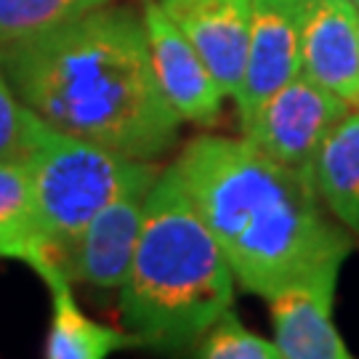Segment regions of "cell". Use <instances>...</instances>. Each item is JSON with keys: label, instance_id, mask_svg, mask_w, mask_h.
<instances>
[{"label": "cell", "instance_id": "cell-1", "mask_svg": "<svg viewBox=\"0 0 359 359\" xmlns=\"http://www.w3.org/2000/svg\"><path fill=\"white\" fill-rule=\"evenodd\" d=\"M0 72L51 128L154 160L179 139L181 120L157 83L144 19L93 8L80 19L0 43Z\"/></svg>", "mask_w": 359, "mask_h": 359}, {"label": "cell", "instance_id": "cell-2", "mask_svg": "<svg viewBox=\"0 0 359 359\" xmlns=\"http://www.w3.org/2000/svg\"><path fill=\"white\" fill-rule=\"evenodd\" d=\"M187 192L243 290L271 295L344 266L354 237L330 221L309 173L274 163L248 139L197 136L176 160Z\"/></svg>", "mask_w": 359, "mask_h": 359}, {"label": "cell", "instance_id": "cell-3", "mask_svg": "<svg viewBox=\"0 0 359 359\" xmlns=\"http://www.w3.org/2000/svg\"><path fill=\"white\" fill-rule=\"evenodd\" d=\"M234 271L176 163L147 194L142 237L120 285V320L142 346L187 348L234 304Z\"/></svg>", "mask_w": 359, "mask_h": 359}, {"label": "cell", "instance_id": "cell-4", "mask_svg": "<svg viewBox=\"0 0 359 359\" xmlns=\"http://www.w3.org/2000/svg\"><path fill=\"white\" fill-rule=\"evenodd\" d=\"M43 120V117H40ZM139 160L83 142L40 123L35 147L27 157L35 216L43 240L67 269L80 234L126 184Z\"/></svg>", "mask_w": 359, "mask_h": 359}, {"label": "cell", "instance_id": "cell-5", "mask_svg": "<svg viewBox=\"0 0 359 359\" xmlns=\"http://www.w3.org/2000/svg\"><path fill=\"white\" fill-rule=\"evenodd\" d=\"M351 112L341 96L304 72L261 102L243 123V136L274 163L311 176V163L327 133Z\"/></svg>", "mask_w": 359, "mask_h": 359}, {"label": "cell", "instance_id": "cell-6", "mask_svg": "<svg viewBox=\"0 0 359 359\" xmlns=\"http://www.w3.org/2000/svg\"><path fill=\"white\" fill-rule=\"evenodd\" d=\"M160 170L163 168L154 165V160H139L120 192L93 216L67 261L72 283L120 290L142 237L147 194Z\"/></svg>", "mask_w": 359, "mask_h": 359}, {"label": "cell", "instance_id": "cell-7", "mask_svg": "<svg viewBox=\"0 0 359 359\" xmlns=\"http://www.w3.org/2000/svg\"><path fill=\"white\" fill-rule=\"evenodd\" d=\"M142 19L149 40L154 75L170 107L187 123L213 126L221 115L226 93L218 86L210 67L194 51L187 35L170 22V16L157 0H144Z\"/></svg>", "mask_w": 359, "mask_h": 359}, {"label": "cell", "instance_id": "cell-8", "mask_svg": "<svg viewBox=\"0 0 359 359\" xmlns=\"http://www.w3.org/2000/svg\"><path fill=\"white\" fill-rule=\"evenodd\" d=\"M306 0H253L243 86L234 96L240 120L301 72V25Z\"/></svg>", "mask_w": 359, "mask_h": 359}, {"label": "cell", "instance_id": "cell-9", "mask_svg": "<svg viewBox=\"0 0 359 359\" xmlns=\"http://www.w3.org/2000/svg\"><path fill=\"white\" fill-rule=\"evenodd\" d=\"M301 72L359 109V6L306 0L301 25Z\"/></svg>", "mask_w": 359, "mask_h": 359}, {"label": "cell", "instance_id": "cell-10", "mask_svg": "<svg viewBox=\"0 0 359 359\" xmlns=\"http://www.w3.org/2000/svg\"><path fill=\"white\" fill-rule=\"evenodd\" d=\"M341 266L322 269L269 298L274 344L283 359H348L346 341L333 322Z\"/></svg>", "mask_w": 359, "mask_h": 359}, {"label": "cell", "instance_id": "cell-11", "mask_svg": "<svg viewBox=\"0 0 359 359\" xmlns=\"http://www.w3.org/2000/svg\"><path fill=\"white\" fill-rule=\"evenodd\" d=\"M210 67L226 96L243 86L253 0H157Z\"/></svg>", "mask_w": 359, "mask_h": 359}, {"label": "cell", "instance_id": "cell-12", "mask_svg": "<svg viewBox=\"0 0 359 359\" xmlns=\"http://www.w3.org/2000/svg\"><path fill=\"white\" fill-rule=\"evenodd\" d=\"M0 258L27 264L43 283L69 277L38 229L27 163H0Z\"/></svg>", "mask_w": 359, "mask_h": 359}, {"label": "cell", "instance_id": "cell-13", "mask_svg": "<svg viewBox=\"0 0 359 359\" xmlns=\"http://www.w3.org/2000/svg\"><path fill=\"white\" fill-rule=\"evenodd\" d=\"M311 181L330 216L359 240V109H351L311 163Z\"/></svg>", "mask_w": 359, "mask_h": 359}, {"label": "cell", "instance_id": "cell-14", "mask_svg": "<svg viewBox=\"0 0 359 359\" xmlns=\"http://www.w3.org/2000/svg\"><path fill=\"white\" fill-rule=\"evenodd\" d=\"M51 293V327L46 338V357L48 359H104L117 348L142 346L136 335L126 327H109L102 322L90 320L77 306L72 293V280L65 274H56L46 280Z\"/></svg>", "mask_w": 359, "mask_h": 359}, {"label": "cell", "instance_id": "cell-15", "mask_svg": "<svg viewBox=\"0 0 359 359\" xmlns=\"http://www.w3.org/2000/svg\"><path fill=\"white\" fill-rule=\"evenodd\" d=\"M109 0H0V43L80 19Z\"/></svg>", "mask_w": 359, "mask_h": 359}, {"label": "cell", "instance_id": "cell-16", "mask_svg": "<svg viewBox=\"0 0 359 359\" xmlns=\"http://www.w3.org/2000/svg\"><path fill=\"white\" fill-rule=\"evenodd\" d=\"M194 357L203 359H283L274 341L250 333L237 320L234 309L224 311L194 344Z\"/></svg>", "mask_w": 359, "mask_h": 359}, {"label": "cell", "instance_id": "cell-17", "mask_svg": "<svg viewBox=\"0 0 359 359\" xmlns=\"http://www.w3.org/2000/svg\"><path fill=\"white\" fill-rule=\"evenodd\" d=\"M40 123L43 120L13 93L0 72V163H27Z\"/></svg>", "mask_w": 359, "mask_h": 359}, {"label": "cell", "instance_id": "cell-18", "mask_svg": "<svg viewBox=\"0 0 359 359\" xmlns=\"http://www.w3.org/2000/svg\"><path fill=\"white\" fill-rule=\"evenodd\" d=\"M351 3H357V6H359V0H351Z\"/></svg>", "mask_w": 359, "mask_h": 359}]
</instances>
